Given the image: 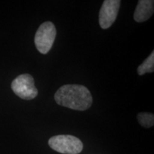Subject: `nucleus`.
Wrapping results in <instances>:
<instances>
[{
  "mask_svg": "<svg viewBox=\"0 0 154 154\" xmlns=\"http://www.w3.org/2000/svg\"><path fill=\"white\" fill-rule=\"evenodd\" d=\"M57 104L73 110L85 111L91 107L93 98L86 86L78 84H66L57 90L54 94Z\"/></svg>",
  "mask_w": 154,
  "mask_h": 154,
  "instance_id": "obj_1",
  "label": "nucleus"
},
{
  "mask_svg": "<svg viewBox=\"0 0 154 154\" xmlns=\"http://www.w3.org/2000/svg\"><path fill=\"white\" fill-rule=\"evenodd\" d=\"M49 146L55 151L63 154H78L83 150L80 139L72 135H58L50 138Z\"/></svg>",
  "mask_w": 154,
  "mask_h": 154,
  "instance_id": "obj_2",
  "label": "nucleus"
},
{
  "mask_svg": "<svg viewBox=\"0 0 154 154\" xmlns=\"http://www.w3.org/2000/svg\"><path fill=\"white\" fill-rule=\"evenodd\" d=\"M56 35L57 29L51 22H45L40 25L34 37V43L38 51L42 54L49 52L54 42Z\"/></svg>",
  "mask_w": 154,
  "mask_h": 154,
  "instance_id": "obj_3",
  "label": "nucleus"
},
{
  "mask_svg": "<svg viewBox=\"0 0 154 154\" xmlns=\"http://www.w3.org/2000/svg\"><path fill=\"white\" fill-rule=\"evenodd\" d=\"M11 86L14 93L24 100H32L38 95L34 78L29 74L19 75L11 82Z\"/></svg>",
  "mask_w": 154,
  "mask_h": 154,
  "instance_id": "obj_4",
  "label": "nucleus"
},
{
  "mask_svg": "<svg viewBox=\"0 0 154 154\" xmlns=\"http://www.w3.org/2000/svg\"><path fill=\"white\" fill-rule=\"evenodd\" d=\"M120 0H105L99 11V25L103 29L109 28L115 22L120 8Z\"/></svg>",
  "mask_w": 154,
  "mask_h": 154,
  "instance_id": "obj_5",
  "label": "nucleus"
},
{
  "mask_svg": "<svg viewBox=\"0 0 154 154\" xmlns=\"http://www.w3.org/2000/svg\"><path fill=\"white\" fill-rule=\"evenodd\" d=\"M154 1L140 0L134 11V19L136 22L141 23L147 21L153 14Z\"/></svg>",
  "mask_w": 154,
  "mask_h": 154,
  "instance_id": "obj_6",
  "label": "nucleus"
},
{
  "mask_svg": "<svg viewBox=\"0 0 154 154\" xmlns=\"http://www.w3.org/2000/svg\"><path fill=\"white\" fill-rule=\"evenodd\" d=\"M154 72V51L138 67L137 72L140 76L146 73H153Z\"/></svg>",
  "mask_w": 154,
  "mask_h": 154,
  "instance_id": "obj_7",
  "label": "nucleus"
},
{
  "mask_svg": "<svg viewBox=\"0 0 154 154\" xmlns=\"http://www.w3.org/2000/svg\"><path fill=\"white\" fill-rule=\"evenodd\" d=\"M137 118L139 124L145 128H151L154 125V116L153 113L148 112L139 113Z\"/></svg>",
  "mask_w": 154,
  "mask_h": 154,
  "instance_id": "obj_8",
  "label": "nucleus"
}]
</instances>
